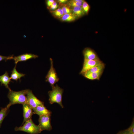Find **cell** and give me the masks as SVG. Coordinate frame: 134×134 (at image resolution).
<instances>
[{
	"label": "cell",
	"mask_w": 134,
	"mask_h": 134,
	"mask_svg": "<svg viewBox=\"0 0 134 134\" xmlns=\"http://www.w3.org/2000/svg\"><path fill=\"white\" fill-rule=\"evenodd\" d=\"M27 91V89L17 92L9 90L8 97L9 101L7 105L10 106L17 104H23L26 103Z\"/></svg>",
	"instance_id": "1"
},
{
	"label": "cell",
	"mask_w": 134,
	"mask_h": 134,
	"mask_svg": "<svg viewBox=\"0 0 134 134\" xmlns=\"http://www.w3.org/2000/svg\"><path fill=\"white\" fill-rule=\"evenodd\" d=\"M52 90L49 91L48 94L49 97V103L52 104L54 103L58 104L62 108L64 106L62 103V97L63 90L56 84L52 87Z\"/></svg>",
	"instance_id": "2"
},
{
	"label": "cell",
	"mask_w": 134,
	"mask_h": 134,
	"mask_svg": "<svg viewBox=\"0 0 134 134\" xmlns=\"http://www.w3.org/2000/svg\"><path fill=\"white\" fill-rule=\"evenodd\" d=\"M24 123L22 126L15 127V131H22L30 134H37L41 132L39 126L35 124L32 119L25 121Z\"/></svg>",
	"instance_id": "3"
},
{
	"label": "cell",
	"mask_w": 134,
	"mask_h": 134,
	"mask_svg": "<svg viewBox=\"0 0 134 134\" xmlns=\"http://www.w3.org/2000/svg\"><path fill=\"white\" fill-rule=\"evenodd\" d=\"M50 68L46 76V81L50 83L52 87L54 86L56 83L58 81L59 79L54 67L53 61L51 58H50Z\"/></svg>",
	"instance_id": "4"
},
{
	"label": "cell",
	"mask_w": 134,
	"mask_h": 134,
	"mask_svg": "<svg viewBox=\"0 0 134 134\" xmlns=\"http://www.w3.org/2000/svg\"><path fill=\"white\" fill-rule=\"evenodd\" d=\"M26 97V103L32 109L38 106L44 104L43 102L38 99L30 90L27 89Z\"/></svg>",
	"instance_id": "5"
},
{
	"label": "cell",
	"mask_w": 134,
	"mask_h": 134,
	"mask_svg": "<svg viewBox=\"0 0 134 134\" xmlns=\"http://www.w3.org/2000/svg\"><path fill=\"white\" fill-rule=\"evenodd\" d=\"M51 115H45L39 116L38 125L41 132L45 130L50 131L52 129L51 123Z\"/></svg>",
	"instance_id": "6"
},
{
	"label": "cell",
	"mask_w": 134,
	"mask_h": 134,
	"mask_svg": "<svg viewBox=\"0 0 134 134\" xmlns=\"http://www.w3.org/2000/svg\"><path fill=\"white\" fill-rule=\"evenodd\" d=\"M84 59L94 61H100V60L96 52L89 48H86L83 52Z\"/></svg>",
	"instance_id": "7"
},
{
	"label": "cell",
	"mask_w": 134,
	"mask_h": 134,
	"mask_svg": "<svg viewBox=\"0 0 134 134\" xmlns=\"http://www.w3.org/2000/svg\"><path fill=\"white\" fill-rule=\"evenodd\" d=\"M102 62L100 60L96 61L84 59L83 67L80 74H82L88 70Z\"/></svg>",
	"instance_id": "8"
},
{
	"label": "cell",
	"mask_w": 134,
	"mask_h": 134,
	"mask_svg": "<svg viewBox=\"0 0 134 134\" xmlns=\"http://www.w3.org/2000/svg\"><path fill=\"white\" fill-rule=\"evenodd\" d=\"M24 120L23 124L26 121L32 119L33 115L34 114L32 109L27 103L23 104Z\"/></svg>",
	"instance_id": "9"
},
{
	"label": "cell",
	"mask_w": 134,
	"mask_h": 134,
	"mask_svg": "<svg viewBox=\"0 0 134 134\" xmlns=\"http://www.w3.org/2000/svg\"><path fill=\"white\" fill-rule=\"evenodd\" d=\"M38 57L36 55L32 54H25L13 57V59L16 65L19 62L25 61L29 59L33 58H35Z\"/></svg>",
	"instance_id": "10"
},
{
	"label": "cell",
	"mask_w": 134,
	"mask_h": 134,
	"mask_svg": "<svg viewBox=\"0 0 134 134\" xmlns=\"http://www.w3.org/2000/svg\"><path fill=\"white\" fill-rule=\"evenodd\" d=\"M34 114H36L39 116L45 115H51V112L48 110L44 104L38 106L32 109Z\"/></svg>",
	"instance_id": "11"
},
{
	"label": "cell",
	"mask_w": 134,
	"mask_h": 134,
	"mask_svg": "<svg viewBox=\"0 0 134 134\" xmlns=\"http://www.w3.org/2000/svg\"><path fill=\"white\" fill-rule=\"evenodd\" d=\"M103 71L97 72L84 73L82 74L86 78L91 80H99Z\"/></svg>",
	"instance_id": "12"
},
{
	"label": "cell",
	"mask_w": 134,
	"mask_h": 134,
	"mask_svg": "<svg viewBox=\"0 0 134 134\" xmlns=\"http://www.w3.org/2000/svg\"><path fill=\"white\" fill-rule=\"evenodd\" d=\"M11 79L7 71L3 75L0 76V82L8 89L9 91L11 90L8 85L10 82L11 81Z\"/></svg>",
	"instance_id": "13"
},
{
	"label": "cell",
	"mask_w": 134,
	"mask_h": 134,
	"mask_svg": "<svg viewBox=\"0 0 134 134\" xmlns=\"http://www.w3.org/2000/svg\"><path fill=\"white\" fill-rule=\"evenodd\" d=\"M72 14L78 19L85 14L81 7H75L72 9Z\"/></svg>",
	"instance_id": "14"
},
{
	"label": "cell",
	"mask_w": 134,
	"mask_h": 134,
	"mask_svg": "<svg viewBox=\"0 0 134 134\" xmlns=\"http://www.w3.org/2000/svg\"><path fill=\"white\" fill-rule=\"evenodd\" d=\"M105 67V64L102 62L88 70L84 73H92L103 71Z\"/></svg>",
	"instance_id": "15"
},
{
	"label": "cell",
	"mask_w": 134,
	"mask_h": 134,
	"mask_svg": "<svg viewBox=\"0 0 134 134\" xmlns=\"http://www.w3.org/2000/svg\"><path fill=\"white\" fill-rule=\"evenodd\" d=\"M25 75L24 74L19 72L17 71L16 69V66L12 71L10 78L11 79L17 81L18 79H20L21 77L24 76Z\"/></svg>",
	"instance_id": "16"
},
{
	"label": "cell",
	"mask_w": 134,
	"mask_h": 134,
	"mask_svg": "<svg viewBox=\"0 0 134 134\" xmlns=\"http://www.w3.org/2000/svg\"><path fill=\"white\" fill-rule=\"evenodd\" d=\"M61 21L67 22H71L77 19L76 17L72 14H64L60 18Z\"/></svg>",
	"instance_id": "17"
},
{
	"label": "cell",
	"mask_w": 134,
	"mask_h": 134,
	"mask_svg": "<svg viewBox=\"0 0 134 134\" xmlns=\"http://www.w3.org/2000/svg\"><path fill=\"white\" fill-rule=\"evenodd\" d=\"M10 107L7 105L5 107L1 108L0 111V127L3 120L7 114Z\"/></svg>",
	"instance_id": "18"
},
{
	"label": "cell",
	"mask_w": 134,
	"mask_h": 134,
	"mask_svg": "<svg viewBox=\"0 0 134 134\" xmlns=\"http://www.w3.org/2000/svg\"><path fill=\"white\" fill-rule=\"evenodd\" d=\"M51 13L55 17L60 18L64 14L62 7H60L56 10L51 11Z\"/></svg>",
	"instance_id": "19"
},
{
	"label": "cell",
	"mask_w": 134,
	"mask_h": 134,
	"mask_svg": "<svg viewBox=\"0 0 134 134\" xmlns=\"http://www.w3.org/2000/svg\"><path fill=\"white\" fill-rule=\"evenodd\" d=\"M81 7L85 14H87L90 8V5L86 1H84L82 3Z\"/></svg>",
	"instance_id": "20"
},
{
	"label": "cell",
	"mask_w": 134,
	"mask_h": 134,
	"mask_svg": "<svg viewBox=\"0 0 134 134\" xmlns=\"http://www.w3.org/2000/svg\"><path fill=\"white\" fill-rule=\"evenodd\" d=\"M62 8L64 14L72 13V9H71L70 7L67 5H63Z\"/></svg>",
	"instance_id": "21"
},
{
	"label": "cell",
	"mask_w": 134,
	"mask_h": 134,
	"mask_svg": "<svg viewBox=\"0 0 134 134\" xmlns=\"http://www.w3.org/2000/svg\"><path fill=\"white\" fill-rule=\"evenodd\" d=\"M82 4L75 1L74 0H71L68 2L67 5L70 7H81Z\"/></svg>",
	"instance_id": "22"
},
{
	"label": "cell",
	"mask_w": 134,
	"mask_h": 134,
	"mask_svg": "<svg viewBox=\"0 0 134 134\" xmlns=\"http://www.w3.org/2000/svg\"><path fill=\"white\" fill-rule=\"evenodd\" d=\"M58 6L57 2L56 1H55L49 9L51 11H53L56 10Z\"/></svg>",
	"instance_id": "23"
},
{
	"label": "cell",
	"mask_w": 134,
	"mask_h": 134,
	"mask_svg": "<svg viewBox=\"0 0 134 134\" xmlns=\"http://www.w3.org/2000/svg\"><path fill=\"white\" fill-rule=\"evenodd\" d=\"M127 129L130 132L134 134V119L130 126Z\"/></svg>",
	"instance_id": "24"
},
{
	"label": "cell",
	"mask_w": 134,
	"mask_h": 134,
	"mask_svg": "<svg viewBox=\"0 0 134 134\" xmlns=\"http://www.w3.org/2000/svg\"><path fill=\"white\" fill-rule=\"evenodd\" d=\"M13 58L12 56H5L0 55V61L4 60H6L13 59Z\"/></svg>",
	"instance_id": "25"
},
{
	"label": "cell",
	"mask_w": 134,
	"mask_h": 134,
	"mask_svg": "<svg viewBox=\"0 0 134 134\" xmlns=\"http://www.w3.org/2000/svg\"><path fill=\"white\" fill-rule=\"evenodd\" d=\"M54 1L55 0H48L46 1V4L47 7L49 9Z\"/></svg>",
	"instance_id": "26"
},
{
	"label": "cell",
	"mask_w": 134,
	"mask_h": 134,
	"mask_svg": "<svg viewBox=\"0 0 134 134\" xmlns=\"http://www.w3.org/2000/svg\"><path fill=\"white\" fill-rule=\"evenodd\" d=\"M130 132L126 129L123 131H120L117 134H130Z\"/></svg>",
	"instance_id": "27"
},
{
	"label": "cell",
	"mask_w": 134,
	"mask_h": 134,
	"mask_svg": "<svg viewBox=\"0 0 134 134\" xmlns=\"http://www.w3.org/2000/svg\"><path fill=\"white\" fill-rule=\"evenodd\" d=\"M57 1L60 4H63L66 3L68 1V0H57Z\"/></svg>",
	"instance_id": "28"
},
{
	"label": "cell",
	"mask_w": 134,
	"mask_h": 134,
	"mask_svg": "<svg viewBox=\"0 0 134 134\" xmlns=\"http://www.w3.org/2000/svg\"><path fill=\"white\" fill-rule=\"evenodd\" d=\"M130 134H133L132 133L130 132Z\"/></svg>",
	"instance_id": "29"
}]
</instances>
